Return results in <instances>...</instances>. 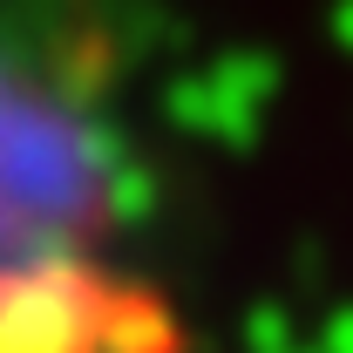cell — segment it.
I'll use <instances>...</instances> for the list:
<instances>
[{"mask_svg": "<svg viewBox=\"0 0 353 353\" xmlns=\"http://www.w3.org/2000/svg\"><path fill=\"white\" fill-rule=\"evenodd\" d=\"M109 0H0V353H136L157 326L109 279Z\"/></svg>", "mask_w": 353, "mask_h": 353, "instance_id": "cell-1", "label": "cell"}]
</instances>
